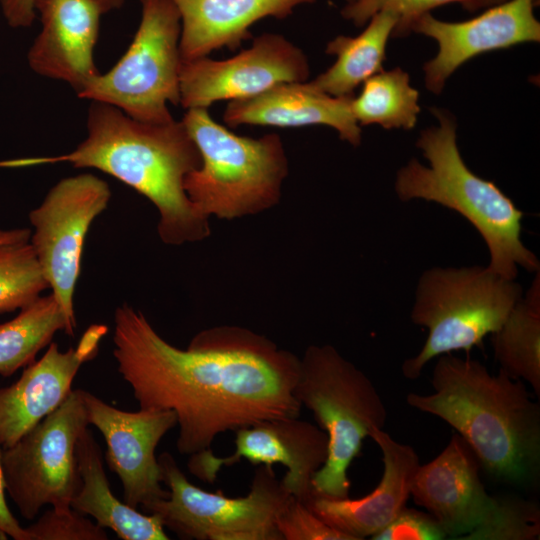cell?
I'll return each mask as SVG.
<instances>
[{"label":"cell","mask_w":540,"mask_h":540,"mask_svg":"<svg viewBox=\"0 0 540 540\" xmlns=\"http://www.w3.org/2000/svg\"><path fill=\"white\" fill-rule=\"evenodd\" d=\"M181 19L182 61L208 56L212 51L238 49L251 39L256 22L273 17L284 19L300 5L316 0H172Z\"/></svg>","instance_id":"44dd1931"},{"label":"cell","mask_w":540,"mask_h":540,"mask_svg":"<svg viewBox=\"0 0 540 540\" xmlns=\"http://www.w3.org/2000/svg\"><path fill=\"white\" fill-rule=\"evenodd\" d=\"M419 92L400 67L381 70L368 78L358 96L351 100L352 113L360 126L372 124L385 129H413L420 113Z\"/></svg>","instance_id":"484cf974"},{"label":"cell","mask_w":540,"mask_h":540,"mask_svg":"<svg viewBox=\"0 0 540 540\" xmlns=\"http://www.w3.org/2000/svg\"><path fill=\"white\" fill-rule=\"evenodd\" d=\"M110 198L104 180L84 173L57 182L29 213L34 227L30 244L53 296L74 329L73 295L86 234Z\"/></svg>","instance_id":"8fae6325"},{"label":"cell","mask_w":540,"mask_h":540,"mask_svg":"<svg viewBox=\"0 0 540 540\" xmlns=\"http://www.w3.org/2000/svg\"><path fill=\"white\" fill-rule=\"evenodd\" d=\"M42 29L28 50L37 74L68 83L82 92L100 73L94 63L101 15L100 0H33Z\"/></svg>","instance_id":"ac0fdd59"},{"label":"cell","mask_w":540,"mask_h":540,"mask_svg":"<svg viewBox=\"0 0 540 540\" xmlns=\"http://www.w3.org/2000/svg\"><path fill=\"white\" fill-rule=\"evenodd\" d=\"M479 470L475 454L458 434L417 470L411 496L448 538L462 540L485 521L494 506L495 496L486 491Z\"/></svg>","instance_id":"e0dca14e"},{"label":"cell","mask_w":540,"mask_h":540,"mask_svg":"<svg viewBox=\"0 0 540 540\" xmlns=\"http://www.w3.org/2000/svg\"><path fill=\"white\" fill-rule=\"evenodd\" d=\"M47 288L30 242L0 250V313L20 310Z\"/></svg>","instance_id":"4316f807"},{"label":"cell","mask_w":540,"mask_h":540,"mask_svg":"<svg viewBox=\"0 0 540 540\" xmlns=\"http://www.w3.org/2000/svg\"><path fill=\"white\" fill-rule=\"evenodd\" d=\"M397 16L387 10L374 14L355 37L339 35L328 42L325 52L336 61L310 83L335 97L355 96V90L383 70L386 47L397 25Z\"/></svg>","instance_id":"603a6c76"},{"label":"cell","mask_w":540,"mask_h":540,"mask_svg":"<svg viewBox=\"0 0 540 540\" xmlns=\"http://www.w3.org/2000/svg\"><path fill=\"white\" fill-rule=\"evenodd\" d=\"M60 330L72 336L75 329L52 293L22 307L16 317L0 324V375L9 377L33 363Z\"/></svg>","instance_id":"d4e9b609"},{"label":"cell","mask_w":540,"mask_h":540,"mask_svg":"<svg viewBox=\"0 0 540 540\" xmlns=\"http://www.w3.org/2000/svg\"><path fill=\"white\" fill-rule=\"evenodd\" d=\"M353 97L331 96L308 80L283 82L256 96L229 101L223 120L232 128L241 125L329 126L338 132L341 140L356 147L362 136L361 126L351 109Z\"/></svg>","instance_id":"ffe728a7"},{"label":"cell","mask_w":540,"mask_h":540,"mask_svg":"<svg viewBox=\"0 0 540 540\" xmlns=\"http://www.w3.org/2000/svg\"><path fill=\"white\" fill-rule=\"evenodd\" d=\"M8 538V535L0 530V540H6Z\"/></svg>","instance_id":"d590c367"},{"label":"cell","mask_w":540,"mask_h":540,"mask_svg":"<svg viewBox=\"0 0 540 540\" xmlns=\"http://www.w3.org/2000/svg\"><path fill=\"white\" fill-rule=\"evenodd\" d=\"M491 335L495 360L514 379L528 383L540 395V271Z\"/></svg>","instance_id":"cb8c5ba5"},{"label":"cell","mask_w":540,"mask_h":540,"mask_svg":"<svg viewBox=\"0 0 540 540\" xmlns=\"http://www.w3.org/2000/svg\"><path fill=\"white\" fill-rule=\"evenodd\" d=\"M1 446H0V530L15 540H28V535L24 527L20 525L8 508L5 498V485L1 466Z\"/></svg>","instance_id":"836d02e7"},{"label":"cell","mask_w":540,"mask_h":540,"mask_svg":"<svg viewBox=\"0 0 540 540\" xmlns=\"http://www.w3.org/2000/svg\"><path fill=\"white\" fill-rule=\"evenodd\" d=\"M504 1L506 0H357L345 4L341 15L355 26L362 27L377 12L390 11L398 18L392 36L401 37L411 32V25L415 20L436 7L459 3L464 9L475 12Z\"/></svg>","instance_id":"f1b7e54d"},{"label":"cell","mask_w":540,"mask_h":540,"mask_svg":"<svg viewBox=\"0 0 540 540\" xmlns=\"http://www.w3.org/2000/svg\"><path fill=\"white\" fill-rule=\"evenodd\" d=\"M523 288L487 266L432 267L419 277L411 320L428 335L402 364L405 378L420 377L426 364L455 351L469 353L497 331L521 298Z\"/></svg>","instance_id":"52a82bcc"},{"label":"cell","mask_w":540,"mask_h":540,"mask_svg":"<svg viewBox=\"0 0 540 540\" xmlns=\"http://www.w3.org/2000/svg\"><path fill=\"white\" fill-rule=\"evenodd\" d=\"M104 13L119 9L125 0H100ZM2 14L12 28L30 27L36 17L33 0H0Z\"/></svg>","instance_id":"d6a6232c"},{"label":"cell","mask_w":540,"mask_h":540,"mask_svg":"<svg viewBox=\"0 0 540 540\" xmlns=\"http://www.w3.org/2000/svg\"><path fill=\"white\" fill-rule=\"evenodd\" d=\"M276 525L282 540H353L324 522L304 501L294 497L279 515Z\"/></svg>","instance_id":"4dcf8cb0"},{"label":"cell","mask_w":540,"mask_h":540,"mask_svg":"<svg viewBox=\"0 0 540 540\" xmlns=\"http://www.w3.org/2000/svg\"><path fill=\"white\" fill-rule=\"evenodd\" d=\"M536 0H506L478 16L460 22L439 20L431 13L420 16L411 32L432 38L437 54L423 66L426 88L440 94L449 77L465 62L480 54L526 42L540 41L535 17Z\"/></svg>","instance_id":"9a60e30c"},{"label":"cell","mask_w":540,"mask_h":540,"mask_svg":"<svg viewBox=\"0 0 540 540\" xmlns=\"http://www.w3.org/2000/svg\"><path fill=\"white\" fill-rule=\"evenodd\" d=\"M28 540H107L104 528L74 510L45 511L34 523L25 527Z\"/></svg>","instance_id":"f546056e"},{"label":"cell","mask_w":540,"mask_h":540,"mask_svg":"<svg viewBox=\"0 0 540 540\" xmlns=\"http://www.w3.org/2000/svg\"><path fill=\"white\" fill-rule=\"evenodd\" d=\"M309 75L308 59L298 46L283 35L264 33L231 58L182 61L180 104L208 109L219 101L256 96L279 83L307 81Z\"/></svg>","instance_id":"7c38bea8"},{"label":"cell","mask_w":540,"mask_h":540,"mask_svg":"<svg viewBox=\"0 0 540 540\" xmlns=\"http://www.w3.org/2000/svg\"><path fill=\"white\" fill-rule=\"evenodd\" d=\"M235 433L234 452L217 457L211 450L189 456V472L212 484L222 467L241 459L253 465L281 464L287 472L281 479L290 494L306 501L312 493V479L328 457V436L318 426L299 417L265 419L239 428Z\"/></svg>","instance_id":"4fadbf2b"},{"label":"cell","mask_w":540,"mask_h":540,"mask_svg":"<svg viewBox=\"0 0 540 540\" xmlns=\"http://www.w3.org/2000/svg\"><path fill=\"white\" fill-rule=\"evenodd\" d=\"M182 122L201 156L200 166L186 176L184 189L202 215L234 220L279 204L289 162L278 134L237 135L206 108L187 109Z\"/></svg>","instance_id":"5b68a950"},{"label":"cell","mask_w":540,"mask_h":540,"mask_svg":"<svg viewBox=\"0 0 540 540\" xmlns=\"http://www.w3.org/2000/svg\"><path fill=\"white\" fill-rule=\"evenodd\" d=\"M438 124L422 130L416 146L428 165L413 158L396 174L395 192L401 201L422 199L465 218L484 240L488 268L515 280L518 267L540 271L536 254L522 241L524 212L494 182L471 171L457 145V125L447 111L432 108Z\"/></svg>","instance_id":"277c9868"},{"label":"cell","mask_w":540,"mask_h":540,"mask_svg":"<svg viewBox=\"0 0 540 540\" xmlns=\"http://www.w3.org/2000/svg\"><path fill=\"white\" fill-rule=\"evenodd\" d=\"M431 386L432 394L409 393L407 404L453 427L494 479L515 485L536 480L540 405L523 381L448 353L437 357Z\"/></svg>","instance_id":"3957f363"},{"label":"cell","mask_w":540,"mask_h":540,"mask_svg":"<svg viewBox=\"0 0 540 540\" xmlns=\"http://www.w3.org/2000/svg\"><path fill=\"white\" fill-rule=\"evenodd\" d=\"M87 130L86 139L67 154L15 159L0 166L66 162L98 169L152 202L163 243L180 246L210 236V219L195 208L184 189L186 176L200 166L201 156L182 121L142 122L114 106L92 101Z\"/></svg>","instance_id":"7a4b0ae2"},{"label":"cell","mask_w":540,"mask_h":540,"mask_svg":"<svg viewBox=\"0 0 540 540\" xmlns=\"http://www.w3.org/2000/svg\"><path fill=\"white\" fill-rule=\"evenodd\" d=\"M445 538H447L445 532L429 513L405 507L387 526L370 539L442 540Z\"/></svg>","instance_id":"1f68e13d"},{"label":"cell","mask_w":540,"mask_h":540,"mask_svg":"<svg viewBox=\"0 0 540 540\" xmlns=\"http://www.w3.org/2000/svg\"><path fill=\"white\" fill-rule=\"evenodd\" d=\"M139 1L141 20L129 48L78 97L109 104L138 121L166 123L174 119L168 103L180 104V14L172 0Z\"/></svg>","instance_id":"9c48e42d"},{"label":"cell","mask_w":540,"mask_h":540,"mask_svg":"<svg viewBox=\"0 0 540 540\" xmlns=\"http://www.w3.org/2000/svg\"><path fill=\"white\" fill-rule=\"evenodd\" d=\"M76 456L81 484L71 500L74 510L91 516L97 525L123 540L169 539L156 514L139 512L112 493L101 449L88 428L79 436Z\"/></svg>","instance_id":"7402d4cb"},{"label":"cell","mask_w":540,"mask_h":540,"mask_svg":"<svg viewBox=\"0 0 540 540\" xmlns=\"http://www.w3.org/2000/svg\"><path fill=\"white\" fill-rule=\"evenodd\" d=\"M539 509L514 497H495L485 521L462 540H535L540 536Z\"/></svg>","instance_id":"83f0119b"},{"label":"cell","mask_w":540,"mask_h":540,"mask_svg":"<svg viewBox=\"0 0 540 540\" xmlns=\"http://www.w3.org/2000/svg\"><path fill=\"white\" fill-rule=\"evenodd\" d=\"M355 1H357V0H346V4H350V3H353Z\"/></svg>","instance_id":"8d00e7d4"},{"label":"cell","mask_w":540,"mask_h":540,"mask_svg":"<svg viewBox=\"0 0 540 540\" xmlns=\"http://www.w3.org/2000/svg\"><path fill=\"white\" fill-rule=\"evenodd\" d=\"M107 331L103 324L90 325L76 347L64 352L51 342L41 359L26 366L16 382L0 386L2 449L15 444L64 402L81 366L97 356Z\"/></svg>","instance_id":"2e32d148"},{"label":"cell","mask_w":540,"mask_h":540,"mask_svg":"<svg viewBox=\"0 0 540 540\" xmlns=\"http://www.w3.org/2000/svg\"><path fill=\"white\" fill-rule=\"evenodd\" d=\"M157 459L169 496L142 509L156 514L179 538L282 540L276 522L293 496L272 466H258L249 493L233 498L189 482L170 453L163 452Z\"/></svg>","instance_id":"ba28073f"},{"label":"cell","mask_w":540,"mask_h":540,"mask_svg":"<svg viewBox=\"0 0 540 540\" xmlns=\"http://www.w3.org/2000/svg\"><path fill=\"white\" fill-rule=\"evenodd\" d=\"M113 343L117 370L140 409L175 412L180 454L211 450L227 431L300 415L293 394L300 358L248 328L210 327L179 349L123 303L114 312Z\"/></svg>","instance_id":"6da1fadb"},{"label":"cell","mask_w":540,"mask_h":540,"mask_svg":"<svg viewBox=\"0 0 540 540\" xmlns=\"http://www.w3.org/2000/svg\"><path fill=\"white\" fill-rule=\"evenodd\" d=\"M89 425L106 443V461L122 484L124 502L142 508L165 499L162 475L155 450L169 430L177 426L172 410L118 409L82 389Z\"/></svg>","instance_id":"5bb4252c"},{"label":"cell","mask_w":540,"mask_h":540,"mask_svg":"<svg viewBox=\"0 0 540 540\" xmlns=\"http://www.w3.org/2000/svg\"><path fill=\"white\" fill-rule=\"evenodd\" d=\"M370 437L382 452L383 473L369 494L351 499L311 493L304 501L324 522L353 540L371 538L406 507L420 466L414 448L397 442L383 429L373 427Z\"/></svg>","instance_id":"d6986e66"},{"label":"cell","mask_w":540,"mask_h":540,"mask_svg":"<svg viewBox=\"0 0 540 540\" xmlns=\"http://www.w3.org/2000/svg\"><path fill=\"white\" fill-rule=\"evenodd\" d=\"M88 426L82 389H72L57 409L2 449L5 490L25 519L33 520L45 505L71 508L81 484L76 445Z\"/></svg>","instance_id":"30bf717a"},{"label":"cell","mask_w":540,"mask_h":540,"mask_svg":"<svg viewBox=\"0 0 540 540\" xmlns=\"http://www.w3.org/2000/svg\"><path fill=\"white\" fill-rule=\"evenodd\" d=\"M293 394L328 436V457L313 476L312 493L349 497L348 469L371 429H383L386 423L381 396L371 380L330 344L306 348Z\"/></svg>","instance_id":"8992f818"},{"label":"cell","mask_w":540,"mask_h":540,"mask_svg":"<svg viewBox=\"0 0 540 540\" xmlns=\"http://www.w3.org/2000/svg\"><path fill=\"white\" fill-rule=\"evenodd\" d=\"M32 231L27 228L0 230V250L11 245L30 242Z\"/></svg>","instance_id":"e575fe53"}]
</instances>
